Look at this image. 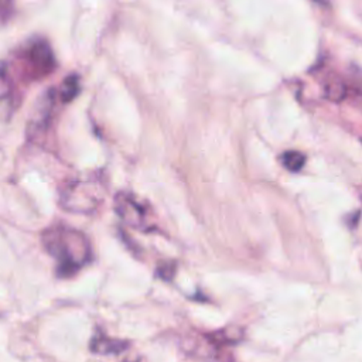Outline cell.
Instances as JSON below:
<instances>
[{"instance_id":"cell-1","label":"cell","mask_w":362,"mask_h":362,"mask_svg":"<svg viewBox=\"0 0 362 362\" xmlns=\"http://www.w3.org/2000/svg\"><path fill=\"white\" fill-rule=\"evenodd\" d=\"M44 249L57 262V274L69 277L86 266L92 259L88 236L72 226L52 225L41 233Z\"/></svg>"},{"instance_id":"cell-2","label":"cell","mask_w":362,"mask_h":362,"mask_svg":"<svg viewBox=\"0 0 362 362\" xmlns=\"http://www.w3.org/2000/svg\"><path fill=\"white\" fill-rule=\"evenodd\" d=\"M106 184L99 171L76 175L59 187V206L68 212L92 214L103 202Z\"/></svg>"},{"instance_id":"cell-3","label":"cell","mask_w":362,"mask_h":362,"mask_svg":"<svg viewBox=\"0 0 362 362\" xmlns=\"http://www.w3.org/2000/svg\"><path fill=\"white\" fill-rule=\"evenodd\" d=\"M17 58L21 64L23 75L31 81H40L49 75L57 65L54 52L44 38H33L21 48Z\"/></svg>"},{"instance_id":"cell-4","label":"cell","mask_w":362,"mask_h":362,"mask_svg":"<svg viewBox=\"0 0 362 362\" xmlns=\"http://www.w3.org/2000/svg\"><path fill=\"white\" fill-rule=\"evenodd\" d=\"M115 212L127 225L136 229H141L146 225V208L130 192L120 191L115 195Z\"/></svg>"},{"instance_id":"cell-5","label":"cell","mask_w":362,"mask_h":362,"mask_svg":"<svg viewBox=\"0 0 362 362\" xmlns=\"http://www.w3.org/2000/svg\"><path fill=\"white\" fill-rule=\"evenodd\" d=\"M78 93H79V78H78L75 74L66 76V78L62 81L61 86L57 89L58 99H59L62 103L71 102Z\"/></svg>"},{"instance_id":"cell-6","label":"cell","mask_w":362,"mask_h":362,"mask_svg":"<svg viewBox=\"0 0 362 362\" xmlns=\"http://www.w3.org/2000/svg\"><path fill=\"white\" fill-rule=\"evenodd\" d=\"M90 348L99 354H117V352L123 351L126 348V345L122 341H116V339H110L103 335H99V337L93 338Z\"/></svg>"},{"instance_id":"cell-7","label":"cell","mask_w":362,"mask_h":362,"mask_svg":"<svg viewBox=\"0 0 362 362\" xmlns=\"http://www.w3.org/2000/svg\"><path fill=\"white\" fill-rule=\"evenodd\" d=\"M305 163V157L300 153V151H296V150H290V151H286L283 156H281V164L291 173H297L303 168Z\"/></svg>"},{"instance_id":"cell-8","label":"cell","mask_w":362,"mask_h":362,"mask_svg":"<svg viewBox=\"0 0 362 362\" xmlns=\"http://www.w3.org/2000/svg\"><path fill=\"white\" fill-rule=\"evenodd\" d=\"M13 82L11 76L8 74L7 65L4 62H0V99L7 98L11 93Z\"/></svg>"},{"instance_id":"cell-9","label":"cell","mask_w":362,"mask_h":362,"mask_svg":"<svg viewBox=\"0 0 362 362\" xmlns=\"http://www.w3.org/2000/svg\"><path fill=\"white\" fill-rule=\"evenodd\" d=\"M327 93L334 100H341L344 98V86L339 82H332L327 86Z\"/></svg>"},{"instance_id":"cell-10","label":"cell","mask_w":362,"mask_h":362,"mask_svg":"<svg viewBox=\"0 0 362 362\" xmlns=\"http://www.w3.org/2000/svg\"><path fill=\"white\" fill-rule=\"evenodd\" d=\"M11 14V3L0 1V23L6 21Z\"/></svg>"}]
</instances>
